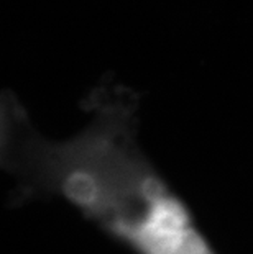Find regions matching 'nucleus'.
Masks as SVG:
<instances>
[{
  "instance_id": "nucleus-1",
  "label": "nucleus",
  "mask_w": 253,
  "mask_h": 254,
  "mask_svg": "<svg viewBox=\"0 0 253 254\" xmlns=\"http://www.w3.org/2000/svg\"><path fill=\"white\" fill-rule=\"evenodd\" d=\"M137 95L97 89L94 117L76 136L53 141L15 99L2 107V158L17 177L13 200L59 197L133 254H219L187 202L138 144Z\"/></svg>"
}]
</instances>
